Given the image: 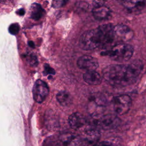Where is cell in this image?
<instances>
[{
    "instance_id": "obj_3",
    "label": "cell",
    "mask_w": 146,
    "mask_h": 146,
    "mask_svg": "<svg viewBox=\"0 0 146 146\" xmlns=\"http://www.w3.org/2000/svg\"><path fill=\"white\" fill-rule=\"evenodd\" d=\"M133 53V47L127 43H119L114 45L111 49L102 52V55L107 56L111 59L119 62L129 60Z\"/></svg>"
},
{
    "instance_id": "obj_18",
    "label": "cell",
    "mask_w": 146,
    "mask_h": 146,
    "mask_svg": "<svg viewBox=\"0 0 146 146\" xmlns=\"http://www.w3.org/2000/svg\"><path fill=\"white\" fill-rule=\"evenodd\" d=\"M26 58L27 63L32 66H36L38 63V60L36 56L33 54H28L26 55Z\"/></svg>"
},
{
    "instance_id": "obj_24",
    "label": "cell",
    "mask_w": 146,
    "mask_h": 146,
    "mask_svg": "<svg viewBox=\"0 0 146 146\" xmlns=\"http://www.w3.org/2000/svg\"><path fill=\"white\" fill-rule=\"evenodd\" d=\"M25 10H24L23 9H21L18 10L17 11V13L18 15H21V16L25 14Z\"/></svg>"
},
{
    "instance_id": "obj_14",
    "label": "cell",
    "mask_w": 146,
    "mask_h": 146,
    "mask_svg": "<svg viewBox=\"0 0 146 146\" xmlns=\"http://www.w3.org/2000/svg\"><path fill=\"white\" fill-rule=\"evenodd\" d=\"M56 99L62 106H68L72 103V98L71 94L64 90L59 91L56 95Z\"/></svg>"
},
{
    "instance_id": "obj_19",
    "label": "cell",
    "mask_w": 146,
    "mask_h": 146,
    "mask_svg": "<svg viewBox=\"0 0 146 146\" xmlns=\"http://www.w3.org/2000/svg\"><path fill=\"white\" fill-rule=\"evenodd\" d=\"M9 31L10 34L13 35H16L19 31V26L18 23L11 24L9 28Z\"/></svg>"
},
{
    "instance_id": "obj_20",
    "label": "cell",
    "mask_w": 146,
    "mask_h": 146,
    "mask_svg": "<svg viewBox=\"0 0 146 146\" xmlns=\"http://www.w3.org/2000/svg\"><path fill=\"white\" fill-rule=\"evenodd\" d=\"M68 0H54L52 6L55 8H59L64 6L67 2Z\"/></svg>"
},
{
    "instance_id": "obj_23",
    "label": "cell",
    "mask_w": 146,
    "mask_h": 146,
    "mask_svg": "<svg viewBox=\"0 0 146 146\" xmlns=\"http://www.w3.org/2000/svg\"><path fill=\"white\" fill-rule=\"evenodd\" d=\"M44 146H60V145L59 143H58L54 141H52L47 143Z\"/></svg>"
},
{
    "instance_id": "obj_21",
    "label": "cell",
    "mask_w": 146,
    "mask_h": 146,
    "mask_svg": "<svg viewBox=\"0 0 146 146\" xmlns=\"http://www.w3.org/2000/svg\"><path fill=\"white\" fill-rule=\"evenodd\" d=\"M92 146H113V145L110 141H98L96 143L94 144Z\"/></svg>"
},
{
    "instance_id": "obj_16",
    "label": "cell",
    "mask_w": 146,
    "mask_h": 146,
    "mask_svg": "<svg viewBox=\"0 0 146 146\" xmlns=\"http://www.w3.org/2000/svg\"><path fill=\"white\" fill-rule=\"evenodd\" d=\"M44 10L40 4L33 3L30 9V18L35 21L39 20L44 15Z\"/></svg>"
},
{
    "instance_id": "obj_2",
    "label": "cell",
    "mask_w": 146,
    "mask_h": 146,
    "mask_svg": "<svg viewBox=\"0 0 146 146\" xmlns=\"http://www.w3.org/2000/svg\"><path fill=\"white\" fill-rule=\"evenodd\" d=\"M113 27L112 24H105L84 32L80 38V47L85 50H93L110 46L116 38Z\"/></svg>"
},
{
    "instance_id": "obj_7",
    "label": "cell",
    "mask_w": 146,
    "mask_h": 146,
    "mask_svg": "<svg viewBox=\"0 0 146 146\" xmlns=\"http://www.w3.org/2000/svg\"><path fill=\"white\" fill-rule=\"evenodd\" d=\"M77 66L79 68L87 71H95L99 67V63L98 59L95 57L84 55L78 59Z\"/></svg>"
},
{
    "instance_id": "obj_15",
    "label": "cell",
    "mask_w": 146,
    "mask_h": 146,
    "mask_svg": "<svg viewBox=\"0 0 146 146\" xmlns=\"http://www.w3.org/2000/svg\"><path fill=\"white\" fill-rule=\"evenodd\" d=\"M61 142L64 146H79L80 140L78 136L72 133H66L61 137Z\"/></svg>"
},
{
    "instance_id": "obj_13",
    "label": "cell",
    "mask_w": 146,
    "mask_h": 146,
    "mask_svg": "<svg viewBox=\"0 0 146 146\" xmlns=\"http://www.w3.org/2000/svg\"><path fill=\"white\" fill-rule=\"evenodd\" d=\"M85 139L93 144L98 142L100 137V133L96 128H88L84 131Z\"/></svg>"
},
{
    "instance_id": "obj_25",
    "label": "cell",
    "mask_w": 146,
    "mask_h": 146,
    "mask_svg": "<svg viewBox=\"0 0 146 146\" xmlns=\"http://www.w3.org/2000/svg\"><path fill=\"white\" fill-rule=\"evenodd\" d=\"M12 0H0V3L4 5H7L11 2Z\"/></svg>"
},
{
    "instance_id": "obj_22",
    "label": "cell",
    "mask_w": 146,
    "mask_h": 146,
    "mask_svg": "<svg viewBox=\"0 0 146 146\" xmlns=\"http://www.w3.org/2000/svg\"><path fill=\"white\" fill-rule=\"evenodd\" d=\"M44 72H46L47 74H55V72L54 71V70L51 68L48 64H44Z\"/></svg>"
},
{
    "instance_id": "obj_6",
    "label": "cell",
    "mask_w": 146,
    "mask_h": 146,
    "mask_svg": "<svg viewBox=\"0 0 146 146\" xmlns=\"http://www.w3.org/2000/svg\"><path fill=\"white\" fill-rule=\"evenodd\" d=\"M49 93V88L47 83L38 79L35 81L33 88V96L34 100L38 103L43 102Z\"/></svg>"
},
{
    "instance_id": "obj_10",
    "label": "cell",
    "mask_w": 146,
    "mask_h": 146,
    "mask_svg": "<svg viewBox=\"0 0 146 146\" xmlns=\"http://www.w3.org/2000/svg\"><path fill=\"white\" fill-rule=\"evenodd\" d=\"M95 19L98 21H104L110 18L111 11L110 8L103 5L94 7L92 10Z\"/></svg>"
},
{
    "instance_id": "obj_1",
    "label": "cell",
    "mask_w": 146,
    "mask_h": 146,
    "mask_svg": "<svg viewBox=\"0 0 146 146\" xmlns=\"http://www.w3.org/2000/svg\"><path fill=\"white\" fill-rule=\"evenodd\" d=\"M142 62L135 60L128 65L112 64L103 70V77L110 85L125 87L134 83L143 69Z\"/></svg>"
},
{
    "instance_id": "obj_17",
    "label": "cell",
    "mask_w": 146,
    "mask_h": 146,
    "mask_svg": "<svg viewBox=\"0 0 146 146\" xmlns=\"http://www.w3.org/2000/svg\"><path fill=\"white\" fill-rule=\"evenodd\" d=\"M90 101L92 104L98 107H105L107 104L106 98L102 94H95L90 98Z\"/></svg>"
},
{
    "instance_id": "obj_26",
    "label": "cell",
    "mask_w": 146,
    "mask_h": 146,
    "mask_svg": "<svg viewBox=\"0 0 146 146\" xmlns=\"http://www.w3.org/2000/svg\"><path fill=\"white\" fill-rule=\"evenodd\" d=\"M28 43H29V45L30 46V47H31L32 48H34L35 47V44H34V42L33 41H31V40L29 41Z\"/></svg>"
},
{
    "instance_id": "obj_9",
    "label": "cell",
    "mask_w": 146,
    "mask_h": 146,
    "mask_svg": "<svg viewBox=\"0 0 146 146\" xmlns=\"http://www.w3.org/2000/svg\"><path fill=\"white\" fill-rule=\"evenodd\" d=\"M69 125L74 129L78 130L83 127L87 123L85 117L79 112L72 113L68 119Z\"/></svg>"
},
{
    "instance_id": "obj_8",
    "label": "cell",
    "mask_w": 146,
    "mask_h": 146,
    "mask_svg": "<svg viewBox=\"0 0 146 146\" xmlns=\"http://www.w3.org/2000/svg\"><path fill=\"white\" fill-rule=\"evenodd\" d=\"M115 38L123 42H128L133 37V31L124 25H117L113 27Z\"/></svg>"
},
{
    "instance_id": "obj_4",
    "label": "cell",
    "mask_w": 146,
    "mask_h": 146,
    "mask_svg": "<svg viewBox=\"0 0 146 146\" xmlns=\"http://www.w3.org/2000/svg\"><path fill=\"white\" fill-rule=\"evenodd\" d=\"M93 117V124L103 129H111L117 128L121 123L120 118L113 114L98 115Z\"/></svg>"
},
{
    "instance_id": "obj_12",
    "label": "cell",
    "mask_w": 146,
    "mask_h": 146,
    "mask_svg": "<svg viewBox=\"0 0 146 146\" xmlns=\"http://www.w3.org/2000/svg\"><path fill=\"white\" fill-rule=\"evenodd\" d=\"M83 79L86 83L90 85H99L102 83V78L96 71H86L83 75Z\"/></svg>"
},
{
    "instance_id": "obj_11",
    "label": "cell",
    "mask_w": 146,
    "mask_h": 146,
    "mask_svg": "<svg viewBox=\"0 0 146 146\" xmlns=\"http://www.w3.org/2000/svg\"><path fill=\"white\" fill-rule=\"evenodd\" d=\"M121 4L130 11L141 10L145 6V0H119Z\"/></svg>"
},
{
    "instance_id": "obj_5",
    "label": "cell",
    "mask_w": 146,
    "mask_h": 146,
    "mask_svg": "<svg viewBox=\"0 0 146 146\" xmlns=\"http://www.w3.org/2000/svg\"><path fill=\"white\" fill-rule=\"evenodd\" d=\"M112 103L116 113L124 115L129 111L132 104V100L128 95H119L113 97Z\"/></svg>"
}]
</instances>
